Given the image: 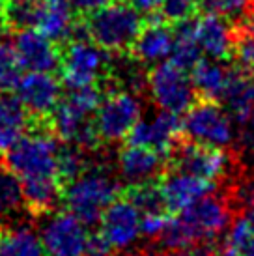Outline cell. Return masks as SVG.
<instances>
[{
    "instance_id": "6da1fadb",
    "label": "cell",
    "mask_w": 254,
    "mask_h": 256,
    "mask_svg": "<svg viewBox=\"0 0 254 256\" xmlns=\"http://www.w3.org/2000/svg\"><path fill=\"white\" fill-rule=\"evenodd\" d=\"M232 220L234 208L230 198L215 194L213 191L185 208L184 212L168 217L157 242L161 249L172 250L210 245L224 234Z\"/></svg>"
},
{
    "instance_id": "7a4b0ae2",
    "label": "cell",
    "mask_w": 254,
    "mask_h": 256,
    "mask_svg": "<svg viewBox=\"0 0 254 256\" xmlns=\"http://www.w3.org/2000/svg\"><path fill=\"white\" fill-rule=\"evenodd\" d=\"M101 103V94L96 86L71 90L58 101L50 114V124L58 138L80 150H94L101 142L96 129V110Z\"/></svg>"
},
{
    "instance_id": "3957f363",
    "label": "cell",
    "mask_w": 254,
    "mask_h": 256,
    "mask_svg": "<svg viewBox=\"0 0 254 256\" xmlns=\"http://www.w3.org/2000/svg\"><path fill=\"white\" fill-rule=\"evenodd\" d=\"M120 194V182L105 164L86 166L77 178L68 182L62 198L66 208L92 226L101 220L105 210Z\"/></svg>"
},
{
    "instance_id": "277c9868",
    "label": "cell",
    "mask_w": 254,
    "mask_h": 256,
    "mask_svg": "<svg viewBox=\"0 0 254 256\" xmlns=\"http://www.w3.org/2000/svg\"><path fill=\"white\" fill-rule=\"evenodd\" d=\"M144 21L131 2L114 0L98 8L86 21V34L106 52H124L133 47Z\"/></svg>"
},
{
    "instance_id": "5b68a950",
    "label": "cell",
    "mask_w": 254,
    "mask_h": 256,
    "mask_svg": "<svg viewBox=\"0 0 254 256\" xmlns=\"http://www.w3.org/2000/svg\"><path fill=\"white\" fill-rule=\"evenodd\" d=\"M60 148L62 146L58 144V140L49 133H26L14 148L6 152V166L21 180V184L60 180Z\"/></svg>"
},
{
    "instance_id": "8992f818",
    "label": "cell",
    "mask_w": 254,
    "mask_h": 256,
    "mask_svg": "<svg viewBox=\"0 0 254 256\" xmlns=\"http://www.w3.org/2000/svg\"><path fill=\"white\" fill-rule=\"evenodd\" d=\"M182 122L184 135L192 142L213 148H228L236 138V122L217 101L202 100L192 103Z\"/></svg>"
},
{
    "instance_id": "52a82bcc",
    "label": "cell",
    "mask_w": 254,
    "mask_h": 256,
    "mask_svg": "<svg viewBox=\"0 0 254 256\" xmlns=\"http://www.w3.org/2000/svg\"><path fill=\"white\" fill-rule=\"evenodd\" d=\"M142 118V100L136 92L120 88L101 98L94 122L99 138L105 142H120L131 133Z\"/></svg>"
},
{
    "instance_id": "ba28073f",
    "label": "cell",
    "mask_w": 254,
    "mask_h": 256,
    "mask_svg": "<svg viewBox=\"0 0 254 256\" xmlns=\"http://www.w3.org/2000/svg\"><path fill=\"white\" fill-rule=\"evenodd\" d=\"M146 88L159 110H168L174 114L187 112L196 100L190 77L174 62H161L154 66L148 73Z\"/></svg>"
},
{
    "instance_id": "9c48e42d",
    "label": "cell",
    "mask_w": 254,
    "mask_h": 256,
    "mask_svg": "<svg viewBox=\"0 0 254 256\" xmlns=\"http://www.w3.org/2000/svg\"><path fill=\"white\" fill-rule=\"evenodd\" d=\"M47 256H84L88 245V224L70 210L49 212L38 228Z\"/></svg>"
},
{
    "instance_id": "30bf717a",
    "label": "cell",
    "mask_w": 254,
    "mask_h": 256,
    "mask_svg": "<svg viewBox=\"0 0 254 256\" xmlns=\"http://www.w3.org/2000/svg\"><path fill=\"white\" fill-rule=\"evenodd\" d=\"M108 66L110 56L90 38H77L70 42L60 62L62 78L70 90L96 86Z\"/></svg>"
},
{
    "instance_id": "8fae6325",
    "label": "cell",
    "mask_w": 254,
    "mask_h": 256,
    "mask_svg": "<svg viewBox=\"0 0 254 256\" xmlns=\"http://www.w3.org/2000/svg\"><path fill=\"white\" fill-rule=\"evenodd\" d=\"M172 168L194 174L198 178L217 182L234 166V157L226 148H213L198 142H180L168 157Z\"/></svg>"
},
{
    "instance_id": "7c38bea8",
    "label": "cell",
    "mask_w": 254,
    "mask_h": 256,
    "mask_svg": "<svg viewBox=\"0 0 254 256\" xmlns=\"http://www.w3.org/2000/svg\"><path fill=\"white\" fill-rule=\"evenodd\" d=\"M184 122L180 114L159 110L150 118H140L127 135V144L146 146L159 152L162 157H170L176 146L182 142Z\"/></svg>"
},
{
    "instance_id": "4fadbf2b",
    "label": "cell",
    "mask_w": 254,
    "mask_h": 256,
    "mask_svg": "<svg viewBox=\"0 0 254 256\" xmlns=\"http://www.w3.org/2000/svg\"><path fill=\"white\" fill-rule=\"evenodd\" d=\"M12 47L21 70L26 72L52 73L62 62V52L58 49V43L34 26L19 28L12 42Z\"/></svg>"
},
{
    "instance_id": "5bb4252c",
    "label": "cell",
    "mask_w": 254,
    "mask_h": 256,
    "mask_svg": "<svg viewBox=\"0 0 254 256\" xmlns=\"http://www.w3.org/2000/svg\"><path fill=\"white\" fill-rule=\"evenodd\" d=\"M140 217L142 214L129 198H116L101 215V234L112 245L116 252L133 249L140 240Z\"/></svg>"
},
{
    "instance_id": "9a60e30c",
    "label": "cell",
    "mask_w": 254,
    "mask_h": 256,
    "mask_svg": "<svg viewBox=\"0 0 254 256\" xmlns=\"http://www.w3.org/2000/svg\"><path fill=\"white\" fill-rule=\"evenodd\" d=\"M15 98L26 112L38 118L50 116L62 100V86L49 72H28L15 84Z\"/></svg>"
},
{
    "instance_id": "2e32d148",
    "label": "cell",
    "mask_w": 254,
    "mask_h": 256,
    "mask_svg": "<svg viewBox=\"0 0 254 256\" xmlns=\"http://www.w3.org/2000/svg\"><path fill=\"white\" fill-rule=\"evenodd\" d=\"M161 196L164 202V210L172 214H180L196 200L204 198L217 189V182L198 178L194 174L172 168L161 176Z\"/></svg>"
},
{
    "instance_id": "e0dca14e",
    "label": "cell",
    "mask_w": 254,
    "mask_h": 256,
    "mask_svg": "<svg viewBox=\"0 0 254 256\" xmlns=\"http://www.w3.org/2000/svg\"><path fill=\"white\" fill-rule=\"evenodd\" d=\"M152 21L142 26L133 43V58L142 66H157L170 58L174 47V28H170L162 17L152 14Z\"/></svg>"
},
{
    "instance_id": "ac0fdd59",
    "label": "cell",
    "mask_w": 254,
    "mask_h": 256,
    "mask_svg": "<svg viewBox=\"0 0 254 256\" xmlns=\"http://www.w3.org/2000/svg\"><path fill=\"white\" fill-rule=\"evenodd\" d=\"M164 159L156 150L127 144L118 156V176L129 187L154 182L164 170Z\"/></svg>"
},
{
    "instance_id": "d6986e66",
    "label": "cell",
    "mask_w": 254,
    "mask_h": 256,
    "mask_svg": "<svg viewBox=\"0 0 254 256\" xmlns=\"http://www.w3.org/2000/svg\"><path fill=\"white\" fill-rule=\"evenodd\" d=\"M34 28L42 30L56 43L68 42L77 30L75 8L68 0H38Z\"/></svg>"
},
{
    "instance_id": "ffe728a7",
    "label": "cell",
    "mask_w": 254,
    "mask_h": 256,
    "mask_svg": "<svg viewBox=\"0 0 254 256\" xmlns=\"http://www.w3.org/2000/svg\"><path fill=\"white\" fill-rule=\"evenodd\" d=\"M196 38L200 49L208 58L226 60L232 56L234 28L230 21L215 14H204L196 19Z\"/></svg>"
},
{
    "instance_id": "44dd1931",
    "label": "cell",
    "mask_w": 254,
    "mask_h": 256,
    "mask_svg": "<svg viewBox=\"0 0 254 256\" xmlns=\"http://www.w3.org/2000/svg\"><path fill=\"white\" fill-rule=\"evenodd\" d=\"M232 72L234 70L222 64V60L200 58L196 66L190 70V82L194 86L198 98L219 101L222 100L226 88H228Z\"/></svg>"
},
{
    "instance_id": "7402d4cb",
    "label": "cell",
    "mask_w": 254,
    "mask_h": 256,
    "mask_svg": "<svg viewBox=\"0 0 254 256\" xmlns=\"http://www.w3.org/2000/svg\"><path fill=\"white\" fill-rule=\"evenodd\" d=\"M222 103L232 120L241 128L254 116V75L247 72H232L228 88L222 96Z\"/></svg>"
},
{
    "instance_id": "603a6c76",
    "label": "cell",
    "mask_w": 254,
    "mask_h": 256,
    "mask_svg": "<svg viewBox=\"0 0 254 256\" xmlns=\"http://www.w3.org/2000/svg\"><path fill=\"white\" fill-rule=\"evenodd\" d=\"M28 116L15 96L0 94V152H8L28 133Z\"/></svg>"
},
{
    "instance_id": "cb8c5ba5",
    "label": "cell",
    "mask_w": 254,
    "mask_h": 256,
    "mask_svg": "<svg viewBox=\"0 0 254 256\" xmlns=\"http://www.w3.org/2000/svg\"><path fill=\"white\" fill-rule=\"evenodd\" d=\"M202 58V49L196 38V19H184L174 22V47L170 52V62H174L185 72H190Z\"/></svg>"
},
{
    "instance_id": "d4e9b609",
    "label": "cell",
    "mask_w": 254,
    "mask_h": 256,
    "mask_svg": "<svg viewBox=\"0 0 254 256\" xmlns=\"http://www.w3.org/2000/svg\"><path fill=\"white\" fill-rule=\"evenodd\" d=\"M0 256H47L40 234L32 226L15 224L0 232Z\"/></svg>"
},
{
    "instance_id": "484cf974",
    "label": "cell",
    "mask_w": 254,
    "mask_h": 256,
    "mask_svg": "<svg viewBox=\"0 0 254 256\" xmlns=\"http://www.w3.org/2000/svg\"><path fill=\"white\" fill-rule=\"evenodd\" d=\"M62 182L50 180V182H34V184H22V196L24 206L36 214H49L54 210L58 200L62 198Z\"/></svg>"
},
{
    "instance_id": "4316f807",
    "label": "cell",
    "mask_w": 254,
    "mask_h": 256,
    "mask_svg": "<svg viewBox=\"0 0 254 256\" xmlns=\"http://www.w3.org/2000/svg\"><path fill=\"white\" fill-rule=\"evenodd\" d=\"M232 56L241 72L254 75V15L248 14L234 28Z\"/></svg>"
},
{
    "instance_id": "83f0119b",
    "label": "cell",
    "mask_w": 254,
    "mask_h": 256,
    "mask_svg": "<svg viewBox=\"0 0 254 256\" xmlns=\"http://www.w3.org/2000/svg\"><path fill=\"white\" fill-rule=\"evenodd\" d=\"M24 206L22 184L8 166H0V222L15 217Z\"/></svg>"
},
{
    "instance_id": "f1b7e54d",
    "label": "cell",
    "mask_w": 254,
    "mask_h": 256,
    "mask_svg": "<svg viewBox=\"0 0 254 256\" xmlns=\"http://www.w3.org/2000/svg\"><path fill=\"white\" fill-rule=\"evenodd\" d=\"M226 243L241 256H254V208H245L232 220Z\"/></svg>"
},
{
    "instance_id": "f546056e",
    "label": "cell",
    "mask_w": 254,
    "mask_h": 256,
    "mask_svg": "<svg viewBox=\"0 0 254 256\" xmlns=\"http://www.w3.org/2000/svg\"><path fill=\"white\" fill-rule=\"evenodd\" d=\"M127 198L138 208L140 214L164 212V202H162V196H161V189L154 182L131 185V189L127 192Z\"/></svg>"
},
{
    "instance_id": "4dcf8cb0",
    "label": "cell",
    "mask_w": 254,
    "mask_h": 256,
    "mask_svg": "<svg viewBox=\"0 0 254 256\" xmlns=\"http://www.w3.org/2000/svg\"><path fill=\"white\" fill-rule=\"evenodd\" d=\"M198 6L204 14L220 15L228 21H243L250 14L252 2L250 0H200Z\"/></svg>"
},
{
    "instance_id": "1f68e13d",
    "label": "cell",
    "mask_w": 254,
    "mask_h": 256,
    "mask_svg": "<svg viewBox=\"0 0 254 256\" xmlns=\"http://www.w3.org/2000/svg\"><path fill=\"white\" fill-rule=\"evenodd\" d=\"M21 78V66L17 62L12 43L0 40V94L14 90Z\"/></svg>"
},
{
    "instance_id": "d6a6232c",
    "label": "cell",
    "mask_w": 254,
    "mask_h": 256,
    "mask_svg": "<svg viewBox=\"0 0 254 256\" xmlns=\"http://www.w3.org/2000/svg\"><path fill=\"white\" fill-rule=\"evenodd\" d=\"M84 150L77 148V146H66V148H60V156H58V174H60V180L62 182H71L75 180L80 174V172L86 170V157L82 154Z\"/></svg>"
},
{
    "instance_id": "836d02e7",
    "label": "cell",
    "mask_w": 254,
    "mask_h": 256,
    "mask_svg": "<svg viewBox=\"0 0 254 256\" xmlns=\"http://www.w3.org/2000/svg\"><path fill=\"white\" fill-rule=\"evenodd\" d=\"M38 0H8L4 10V21L15 28L34 26Z\"/></svg>"
},
{
    "instance_id": "e575fe53",
    "label": "cell",
    "mask_w": 254,
    "mask_h": 256,
    "mask_svg": "<svg viewBox=\"0 0 254 256\" xmlns=\"http://www.w3.org/2000/svg\"><path fill=\"white\" fill-rule=\"evenodd\" d=\"M198 0H162L161 4V17L164 21L178 22L192 17L196 12Z\"/></svg>"
},
{
    "instance_id": "d590c367",
    "label": "cell",
    "mask_w": 254,
    "mask_h": 256,
    "mask_svg": "<svg viewBox=\"0 0 254 256\" xmlns=\"http://www.w3.org/2000/svg\"><path fill=\"white\" fill-rule=\"evenodd\" d=\"M168 215L164 212H152V214H142L140 217V234L148 240H157L161 236L162 228L166 224Z\"/></svg>"
},
{
    "instance_id": "8d00e7d4",
    "label": "cell",
    "mask_w": 254,
    "mask_h": 256,
    "mask_svg": "<svg viewBox=\"0 0 254 256\" xmlns=\"http://www.w3.org/2000/svg\"><path fill=\"white\" fill-rule=\"evenodd\" d=\"M114 252H116V250L112 249V245L106 242V238L101 234V232L90 234L84 256H112Z\"/></svg>"
},
{
    "instance_id": "74e56055",
    "label": "cell",
    "mask_w": 254,
    "mask_h": 256,
    "mask_svg": "<svg viewBox=\"0 0 254 256\" xmlns=\"http://www.w3.org/2000/svg\"><path fill=\"white\" fill-rule=\"evenodd\" d=\"M146 256H213V250L210 245H198V247H190L184 250H172V249H159L152 250Z\"/></svg>"
},
{
    "instance_id": "f35d334b",
    "label": "cell",
    "mask_w": 254,
    "mask_h": 256,
    "mask_svg": "<svg viewBox=\"0 0 254 256\" xmlns=\"http://www.w3.org/2000/svg\"><path fill=\"white\" fill-rule=\"evenodd\" d=\"M71 6L75 8L77 12H82V14H92L98 8L105 6L108 0H68Z\"/></svg>"
},
{
    "instance_id": "ab89813d",
    "label": "cell",
    "mask_w": 254,
    "mask_h": 256,
    "mask_svg": "<svg viewBox=\"0 0 254 256\" xmlns=\"http://www.w3.org/2000/svg\"><path fill=\"white\" fill-rule=\"evenodd\" d=\"M129 2H131L140 14H148V15L156 14L162 4V0H129Z\"/></svg>"
},
{
    "instance_id": "60d3db41",
    "label": "cell",
    "mask_w": 254,
    "mask_h": 256,
    "mask_svg": "<svg viewBox=\"0 0 254 256\" xmlns=\"http://www.w3.org/2000/svg\"><path fill=\"white\" fill-rule=\"evenodd\" d=\"M213 256H241V254L236 249H234V247H230V245L226 243L224 247H220L217 252H213Z\"/></svg>"
},
{
    "instance_id": "b9f144b4",
    "label": "cell",
    "mask_w": 254,
    "mask_h": 256,
    "mask_svg": "<svg viewBox=\"0 0 254 256\" xmlns=\"http://www.w3.org/2000/svg\"><path fill=\"white\" fill-rule=\"evenodd\" d=\"M8 0H0V21H4V10H6Z\"/></svg>"
},
{
    "instance_id": "7bdbcfd3",
    "label": "cell",
    "mask_w": 254,
    "mask_h": 256,
    "mask_svg": "<svg viewBox=\"0 0 254 256\" xmlns=\"http://www.w3.org/2000/svg\"><path fill=\"white\" fill-rule=\"evenodd\" d=\"M248 146H250V152H252V156H254V138L250 140V142H248Z\"/></svg>"
},
{
    "instance_id": "ee69618b",
    "label": "cell",
    "mask_w": 254,
    "mask_h": 256,
    "mask_svg": "<svg viewBox=\"0 0 254 256\" xmlns=\"http://www.w3.org/2000/svg\"><path fill=\"white\" fill-rule=\"evenodd\" d=\"M250 2H252V8H254V0H250Z\"/></svg>"
}]
</instances>
